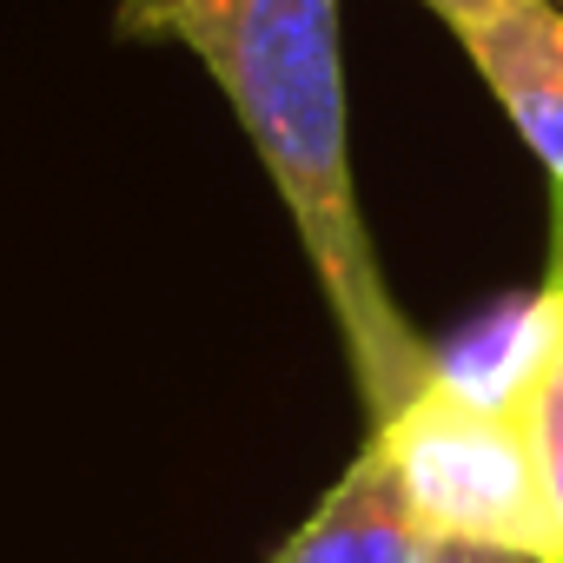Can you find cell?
Instances as JSON below:
<instances>
[{"mask_svg":"<svg viewBox=\"0 0 563 563\" xmlns=\"http://www.w3.org/2000/svg\"><path fill=\"white\" fill-rule=\"evenodd\" d=\"M431 530L411 510L391 457L378 444H365L345 477L325 490V504L278 543L272 563H424Z\"/></svg>","mask_w":563,"mask_h":563,"instance_id":"obj_4","label":"cell"},{"mask_svg":"<svg viewBox=\"0 0 563 563\" xmlns=\"http://www.w3.org/2000/svg\"><path fill=\"white\" fill-rule=\"evenodd\" d=\"M464 41L471 67L543 159L550 192L563 206V14L556 0H424Z\"/></svg>","mask_w":563,"mask_h":563,"instance_id":"obj_3","label":"cell"},{"mask_svg":"<svg viewBox=\"0 0 563 563\" xmlns=\"http://www.w3.org/2000/svg\"><path fill=\"white\" fill-rule=\"evenodd\" d=\"M543 292H550V299L563 306V272H550V278H543Z\"/></svg>","mask_w":563,"mask_h":563,"instance_id":"obj_8","label":"cell"},{"mask_svg":"<svg viewBox=\"0 0 563 563\" xmlns=\"http://www.w3.org/2000/svg\"><path fill=\"white\" fill-rule=\"evenodd\" d=\"M537 325H530V352L510 378V398L523 411L530 431V457H537V490H543V563H563V306L550 292H537Z\"/></svg>","mask_w":563,"mask_h":563,"instance_id":"obj_5","label":"cell"},{"mask_svg":"<svg viewBox=\"0 0 563 563\" xmlns=\"http://www.w3.org/2000/svg\"><path fill=\"white\" fill-rule=\"evenodd\" d=\"M372 444L391 457L411 510L431 537L497 543L543 556V490L517 398H490L451 372H438L398 418L372 424Z\"/></svg>","mask_w":563,"mask_h":563,"instance_id":"obj_2","label":"cell"},{"mask_svg":"<svg viewBox=\"0 0 563 563\" xmlns=\"http://www.w3.org/2000/svg\"><path fill=\"white\" fill-rule=\"evenodd\" d=\"M113 27L126 41H173L219 80L299 225L365 418H398L444 365L398 312L358 206L339 0H120Z\"/></svg>","mask_w":563,"mask_h":563,"instance_id":"obj_1","label":"cell"},{"mask_svg":"<svg viewBox=\"0 0 563 563\" xmlns=\"http://www.w3.org/2000/svg\"><path fill=\"white\" fill-rule=\"evenodd\" d=\"M424 563H543L530 550H497V543H457V537H431Z\"/></svg>","mask_w":563,"mask_h":563,"instance_id":"obj_6","label":"cell"},{"mask_svg":"<svg viewBox=\"0 0 563 563\" xmlns=\"http://www.w3.org/2000/svg\"><path fill=\"white\" fill-rule=\"evenodd\" d=\"M550 272H563V206H556V225H550Z\"/></svg>","mask_w":563,"mask_h":563,"instance_id":"obj_7","label":"cell"}]
</instances>
